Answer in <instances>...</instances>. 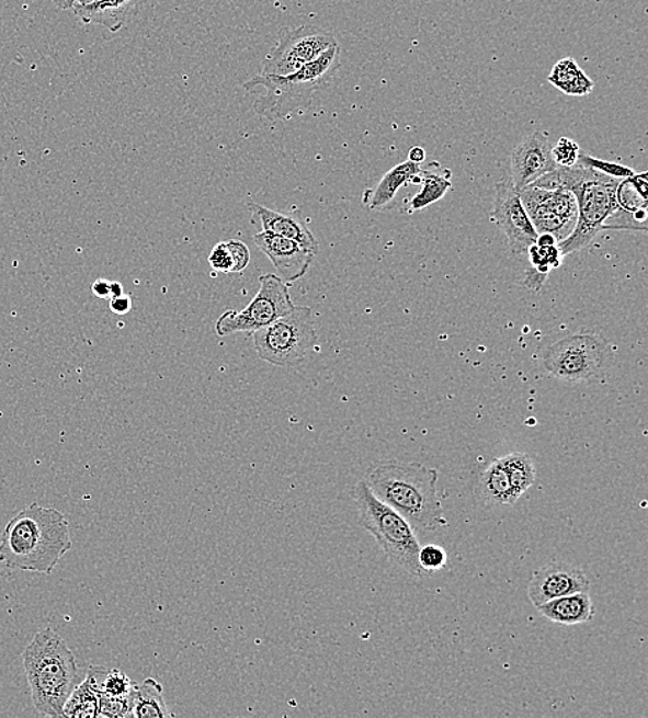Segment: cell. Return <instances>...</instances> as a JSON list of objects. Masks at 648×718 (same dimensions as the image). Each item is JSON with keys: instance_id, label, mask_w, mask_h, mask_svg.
Listing matches in <instances>:
<instances>
[{"instance_id": "cell-1", "label": "cell", "mask_w": 648, "mask_h": 718, "mask_svg": "<svg viewBox=\"0 0 648 718\" xmlns=\"http://www.w3.org/2000/svg\"><path fill=\"white\" fill-rule=\"evenodd\" d=\"M71 547L66 515L57 509L32 503L4 528L0 563L12 571L50 574Z\"/></svg>"}, {"instance_id": "cell-2", "label": "cell", "mask_w": 648, "mask_h": 718, "mask_svg": "<svg viewBox=\"0 0 648 718\" xmlns=\"http://www.w3.org/2000/svg\"><path fill=\"white\" fill-rule=\"evenodd\" d=\"M366 486L376 498L396 510L421 532L447 525L439 497V471L421 463H379L366 475Z\"/></svg>"}, {"instance_id": "cell-3", "label": "cell", "mask_w": 648, "mask_h": 718, "mask_svg": "<svg viewBox=\"0 0 648 718\" xmlns=\"http://www.w3.org/2000/svg\"><path fill=\"white\" fill-rule=\"evenodd\" d=\"M619 179L609 178L596 170L578 167L557 168L542 175L530 187L567 189L577 200L578 219L570 237L557 243L561 257L587 248L604 230L605 223L619 210L617 189Z\"/></svg>"}, {"instance_id": "cell-4", "label": "cell", "mask_w": 648, "mask_h": 718, "mask_svg": "<svg viewBox=\"0 0 648 718\" xmlns=\"http://www.w3.org/2000/svg\"><path fill=\"white\" fill-rule=\"evenodd\" d=\"M32 702L39 715L62 717L64 705L79 684L77 659L52 629L36 632L23 652Z\"/></svg>"}, {"instance_id": "cell-5", "label": "cell", "mask_w": 648, "mask_h": 718, "mask_svg": "<svg viewBox=\"0 0 648 718\" xmlns=\"http://www.w3.org/2000/svg\"><path fill=\"white\" fill-rule=\"evenodd\" d=\"M340 68V45L322 53L317 60L288 76H260L243 83L249 93L264 89V94L254 101L253 111L259 116L271 122L288 118L295 111L306 110L312 103V98L337 76Z\"/></svg>"}, {"instance_id": "cell-6", "label": "cell", "mask_w": 648, "mask_h": 718, "mask_svg": "<svg viewBox=\"0 0 648 718\" xmlns=\"http://www.w3.org/2000/svg\"><path fill=\"white\" fill-rule=\"evenodd\" d=\"M353 498L359 510L361 526L378 540L390 562L413 577H424L427 572L419 563V551L422 546L412 525L396 510L380 502L365 481H360L354 487Z\"/></svg>"}, {"instance_id": "cell-7", "label": "cell", "mask_w": 648, "mask_h": 718, "mask_svg": "<svg viewBox=\"0 0 648 718\" xmlns=\"http://www.w3.org/2000/svg\"><path fill=\"white\" fill-rule=\"evenodd\" d=\"M317 331L310 307H296L270 326L253 332L254 349L265 363L292 368L305 363L317 344Z\"/></svg>"}, {"instance_id": "cell-8", "label": "cell", "mask_w": 648, "mask_h": 718, "mask_svg": "<svg viewBox=\"0 0 648 718\" xmlns=\"http://www.w3.org/2000/svg\"><path fill=\"white\" fill-rule=\"evenodd\" d=\"M611 349L594 333H576L550 344L542 355L549 375L566 381H589L603 375L611 363Z\"/></svg>"}, {"instance_id": "cell-9", "label": "cell", "mask_w": 648, "mask_h": 718, "mask_svg": "<svg viewBox=\"0 0 648 718\" xmlns=\"http://www.w3.org/2000/svg\"><path fill=\"white\" fill-rule=\"evenodd\" d=\"M259 290L251 305L242 311L228 310L216 321L217 337L226 338L234 333L257 332L273 323L275 319L294 310L286 282L278 275L265 274L259 278Z\"/></svg>"}, {"instance_id": "cell-10", "label": "cell", "mask_w": 648, "mask_h": 718, "mask_svg": "<svg viewBox=\"0 0 648 718\" xmlns=\"http://www.w3.org/2000/svg\"><path fill=\"white\" fill-rule=\"evenodd\" d=\"M337 45L338 41L331 32L315 25L284 30L277 46L264 58L262 76H288Z\"/></svg>"}, {"instance_id": "cell-11", "label": "cell", "mask_w": 648, "mask_h": 718, "mask_svg": "<svg viewBox=\"0 0 648 718\" xmlns=\"http://www.w3.org/2000/svg\"><path fill=\"white\" fill-rule=\"evenodd\" d=\"M525 212L536 233H550L557 243L571 236L578 219L576 196L567 189L525 187L520 191Z\"/></svg>"}, {"instance_id": "cell-12", "label": "cell", "mask_w": 648, "mask_h": 718, "mask_svg": "<svg viewBox=\"0 0 648 718\" xmlns=\"http://www.w3.org/2000/svg\"><path fill=\"white\" fill-rule=\"evenodd\" d=\"M491 217L499 230L507 236L510 252L516 257L527 253L536 243L538 233L524 209L519 191L513 187L510 180L497 183Z\"/></svg>"}, {"instance_id": "cell-13", "label": "cell", "mask_w": 648, "mask_h": 718, "mask_svg": "<svg viewBox=\"0 0 648 718\" xmlns=\"http://www.w3.org/2000/svg\"><path fill=\"white\" fill-rule=\"evenodd\" d=\"M591 581L581 568L567 562H552L533 573L528 583V597L535 606L573 593L589 592Z\"/></svg>"}, {"instance_id": "cell-14", "label": "cell", "mask_w": 648, "mask_h": 718, "mask_svg": "<svg viewBox=\"0 0 648 718\" xmlns=\"http://www.w3.org/2000/svg\"><path fill=\"white\" fill-rule=\"evenodd\" d=\"M557 167L552 157V147L548 136L535 132L524 138L512 153V182L513 187L523 191L541 179L542 175L554 172Z\"/></svg>"}, {"instance_id": "cell-15", "label": "cell", "mask_w": 648, "mask_h": 718, "mask_svg": "<svg viewBox=\"0 0 648 718\" xmlns=\"http://www.w3.org/2000/svg\"><path fill=\"white\" fill-rule=\"evenodd\" d=\"M253 241L280 271V278L284 282H295L305 276L316 258L315 252L300 243L268 231L254 236Z\"/></svg>"}, {"instance_id": "cell-16", "label": "cell", "mask_w": 648, "mask_h": 718, "mask_svg": "<svg viewBox=\"0 0 648 718\" xmlns=\"http://www.w3.org/2000/svg\"><path fill=\"white\" fill-rule=\"evenodd\" d=\"M143 0H98L89 4H76L73 13L83 24L103 25L118 32L135 18Z\"/></svg>"}, {"instance_id": "cell-17", "label": "cell", "mask_w": 648, "mask_h": 718, "mask_svg": "<svg viewBox=\"0 0 648 718\" xmlns=\"http://www.w3.org/2000/svg\"><path fill=\"white\" fill-rule=\"evenodd\" d=\"M249 210L252 212L253 220H259L263 231L275 233V236L285 237L300 243L303 248L311 250L317 254L318 242L306 223L297 217L285 215L269 209L257 202H249Z\"/></svg>"}, {"instance_id": "cell-18", "label": "cell", "mask_w": 648, "mask_h": 718, "mask_svg": "<svg viewBox=\"0 0 648 718\" xmlns=\"http://www.w3.org/2000/svg\"><path fill=\"white\" fill-rule=\"evenodd\" d=\"M421 164L406 161L393 168L382 178L375 190L366 191L364 195V204L371 210L384 209L387 205L396 198L398 191L403 185L421 183Z\"/></svg>"}, {"instance_id": "cell-19", "label": "cell", "mask_w": 648, "mask_h": 718, "mask_svg": "<svg viewBox=\"0 0 648 718\" xmlns=\"http://www.w3.org/2000/svg\"><path fill=\"white\" fill-rule=\"evenodd\" d=\"M546 619L555 624L573 626L587 624L594 616V608L588 592L573 593L548 601V603L536 606Z\"/></svg>"}, {"instance_id": "cell-20", "label": "cell", "mask_w": 648, "mask_h": 718, "mask_svg": "<svg viewBox=\"0 0 648 718\" xmlns=\"http://www.w3.org/2000/svg\"><path fill=\"white\" fill-rule=\"evenodd\" d=\"M422 190L409 202V212H418L430 205L435 204L447 194L451 189V172L448 169L441 168L437 162L429 163L427 169L421 168Z\"/></svg>"}, {"instance_id": "cell-21", "label": "cell", "mask_w": 648, "mask_h": 718, "mask_svg": "<svg viewBox=\"0 0 648 718\" xmlns=\"http://www.w3.org/2000/svg\"><path fill=\"white\" fill-rule=\"evenodd\" d=\"M480 491L482 498L499 506H512L519 498L510 486L507 469H504L501 457L493 460L480 477Z\"/></svg>"}, {"instance_id": "cell-22", "label": "cell", "mask_w": 648, "mask_h": 718, "mask_svg": "<svg viewBox=\"0 0 648 718\" xmlns=\"http://www.w3.org/2000/svg\"><path fill=\"white\" fill-rule=\"evenodd\" d=\"M167 704L163 700V688L158 681L146 679L141 684H135L133 689L132 717L163 718L170 717Z\"/></svg>"}, {"instance_id": "cell-23", "label": "cell", "mask_w": 648, "mask_h": 718, "mask_svg": "<svg viewBox=\"0 0 648 718\" xmlns=\"http://www.w3.org/2000/svg\"><path fill=\"white\" fill-rule=\"evenodd\" d=\"M99 688L93 674L88 672L87 679L72 691L70 698L64 705L62 717L94 718L99 717Z\"/></svg>"}, {"instance_id": "cell-24", "label": "cell", "mask_w": 648, "mask_h": 718, "mask_svg": "<svg viewBox=\"0 0 648 718\" xmlns=\"http://www.w3.org/2000/svg\"><path fill=\"white\" fill-rule=\"evenodd\" d=\"M504 469H507L510 486L520 499L531 487L534 486L536 471L534 461L523 452H512L501 457Z\"/></svg>"}, {"instance_id": "cell-25", "label": "cell", "mask_w": 648, "mask_h": 718, "mask_svg": "<svg viewBox=\"0 0 648 718\" xmlns=\"http://www.w3.org/2000/svg\"><path fill=\"white\" fill-rule=\"evenodd\" d=\"M647 173L634 174L619 182L617 202L619 210L634 215L635 212L647 209Z\"/></svg>"}, {"instance_id": "cell-26", "label": "cell", "mask_w": 648, "mask_h": 718, "mask_svg": "<svg viewBox=\"0 0 648 718\" xmlns=\"http://www.w3.org/2000/svg\"><path fill=\"white\" fill-rule=\"evenodd\" d=\"M89 672L93 674L95 683H98L99 694L125 698V696H130L135 689V683H132V680L121 670L90 666Z\"/></svg>"}, {"instance_id": "cell-27", "label": "cell", "mask_w": 648, "mask_h": 718, "mask_svg": "<svg viewBox=\"0 0 648 718\" xmlns=\"http://www.w3.org/2000/svg\"><path fill=\"white\" fill-rule=\"evenodd\" d=\"M581 72L582 69L579 68L577 61L572 57H566L555 64L554 69L549 73L548 81L555 88L559 89L560 92L568 94Z\"/></svg>"}, {"instance_id": "cell-28", "label": "cell", "mask_w": 648, "mask_h": 718, "mask_svg": "<svg viewBox=\"0 0 648 718\" xmlns=\"http://www.w3.org/2000/svg\"><path fill=\"white\" fill-rule=\"evenodd\" d=\"M577 164L578 167L596 170V172L603 173L613 179H628L635 174L634 170L630 168H626L623 167V164L613 162L600 161V159L588 156V153L583 152L582 150L579 152Z\"/></svg>"}, {"instance_id": "cell-29", "label": "cell", "mask_w": 648, "mask_h": 718, "mask_svg": "<svg viewBox=\"0 0 648 718\" xmlns=\"http://www.w3.org/2000/svg\"><path fill=\"white\" fill-rule=\"evenodd\" d=\"M527 253L530 254L531 264L541 273L549 274L550 269L560 267L562 257L557 244L542 248L535 243L528 249Z\"/></svg>"}, {"instance_id": "cell-30", "label": "cell", "mask_w": 648, "mask_h": 718, "mask_svg": "<svg viewBox=\"0 0 648 718\" xmlns=\"http://www.w3.org/2000/svg\"><path fill=\"white\" fill-rule=\"evenodd\" d=\"M133 694L118 698V696H109L100 694L99 717L124 718L132 716Z\"/></svg>"}, {"instance_id": "cell-31", "label": "cell", "mask_w": 648, "mask_h": 718, "mask_svg": "<svg viewBox=\"0 0 648 718\" xmlns=\"http://www.w3.org/2000/svg\"><path fill=\"white\" fill-rule=\"evenodd\" d=\"M579 152H581V148H579L578 144L567 137L560 138L556 146L552 148V157H554L557 167L560 168L576 167Z\"/></svg>"}, {"instance_id": "cell-32", "label": "cell", "mask_w": 648, "mask_h": 718, "mask_svg": "<svg viewBox=\"0 0 648 718\" xmlns=\"http://www.w3.org/2000/svg\"><path fill=\"white\" fill-rule=\"evenodd\" d=\"M419 563H421L423 571L428 574L439 572L447 566V552H445L443 547L435 545L421 547V551H419Z\"/></svg>"}, {"instance_id": "cell-33", "label": "cell", "mask_w": 648, "mask_h": 718, "mask_svg": "<svg viewBox=\"0 0 648 718\" xmlns=\"http://www.w3.org/2000/svg\"><path fill=\"white\" fill-rule=\"evenodd\" d=\"M208 260L211 267L217 271V273L232 274V257L226 242L217 243L216 247L212 249Z\"/></svg>"}, {"instance_id": "cell-34", "label": "cell", "mask_w": 648, "mask_h": 718, "mask_svg": "<svg viewBox=\"0 0 648 718\" xmlns=\"http://www.w3.org/2000/svg\"><path fill=\"white\" fill-rule=\"evenodd\" d=\"M226 243L232 257V274H241L248 267L249 263H251V250H249L246 243L238 241V239H230Z\"/></svg>"}, {"instance_id": "cell-35", "label": "cell", "mask_w": 648, "mask_h": 718, "mask_svg": "<svg viewBox=\"0 0 648 718\" xmlns=\"http://www.w3.org/2000/svg\"><path fill=\"white\" fill-rule=\"evenodd\" d=\"M594 88V82L592 81L591 78L587 76L586 72L579 73V77L577 78L576 83L572 84V88L570 89V92H568V95H572V98H582V95H587L592 92Z\"/></svg>"}, {"instance_id": "cell-36", "label": "cell", "mask_w": 648, "mask_h": 718, "mask_svg": "<svg viewBox=\"0 0 648 718\" xmlns=\"http://www.w3.org/2000/svg\"><path fill=\"white\" fill-rule=\"evenodd\" d=\"M549 274L541 273V271L535 267H528L525 271L524 285L527 286V289L538 292L541 287L544 286L546 278Z\"/></svg>"}, {"instance_id": "cell-37", "label": "cell", "mask_w": 648, "mask_h": 718, "mask_svg": "<svg viewBox=\"0 0 648 718\" xmlns=\"http://www.w3.org/2000/svg\"><path fill=\"white\" fill-rule=\"evenodd\" d=\"M110 308L116 316H126L132 310V299L129 296L124 295L113 297L110 301Z\"/></svg>"}, {"instance_id": "cell-38", "label": "cell", "mask_w": 648, "mask_h": 718, "mask_svg": "<svg viewBox=\"0 0 648 718\" xmlns=\"http://www.w3.org/2000/svg\"><path fill=\"white\" fill-rule=\"evenodd\" d=\"M92 292L99 299H111V281L98 280L92 285Z\"/></svg>"}, {"instance_id": "cell-39", "label": "cell", "mask_w": 648, "mask_h": 718, "mask_svg": "<svg viewBox=\"0 0 648 718\" xmlns=\"http://www.w3.org/2000/svg\"><path fill=\"white\" fill-rule=\"evenodd\" d=\"M408 156V161L421 164L424 159H427V151H424L422 147H413L412 150L409 151Z\"/></svg>"}, {"instance_id": "cell-40", "label": "cell", "mask_w": 648, "mask_h": 718, "mask_svg": "<svg viewBox=\"0 0 648 718\" xmlns=\"http://www.w3.org/2000/svg\"><path fill=\"white\" fill-rule=\"evenodd\" d=\"M536 244L542 248H548L552 244H557V241L550 233H539L538 238H536Z\"/></svg>"}, {"instance_id": "cell-41", "label": "cell", "mask_w": 648, "mask_h": 718, "mask_svg": "<svg viewBox=\"0 0 648 718\" xmlns=\"http://www.w3.org/2000/svg\"><path fill=\"white\" fill-rule=\"evenodd\" d=\"M58 9L70 10L76 7L77 0H52Z\"/></svg>"}, {"instance_id": "cell-42", "label": "cell", "mask_w": 648, "mask_h": 718, "mask_svg": "<svg viewBox=\"0 0 648 718\" xmlns=\"http://www.w3.org/2000/svg\"><path fill=\"white\" fill-rule=\"evenodd\" d=\"M124 295V286L120 282H111V299Z\"/></svg>"}, {"instance_id": "cell-43", "label": "cell", "mask_w": 648, "mask_h": 718, "mask_svg": "<svg viewBox=\"0 0 648 718\" xmlns=\"http://www.w3.org/2000/svg\"><path fill=\"white\" fill-rule=\"evenodd\" d=\"M93 2H98V0H77L76 4H89Z\"/></svg>"}]
</instances>
